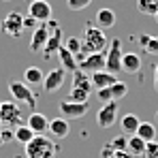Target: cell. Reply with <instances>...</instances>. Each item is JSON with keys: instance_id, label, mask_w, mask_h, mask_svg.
<instances>
[{"instance_id": "1", "label": "cell", "mask_w": 158, "mask_h": 158, "mask_svg": "<svg viewBox=\"0 0 158 158\" xmlns=\"http://www.w3.org/2000/svg\"><path fill=\"white\" fill-rule=\"evenodd\" d=\"M109 47V41H107L105 32L98 26H88L83 32V39H81V53H98L105 52Z\"/></svg>"}, {"instance_id": "2", "label": "cell", "mask_w": 158, "mask_h": 158, "mask_svg": "<svg viewBox=\"0 0 158 158\" xmlns=\"http://www.w3.org/2000/svg\"><path fill=\"white\" fill-rule=\"evenodd\" d=\"M28 158H53L56 156V143L45 135H34V139L26 143Z\"/></svg>"}, {"instance_id": "3", "label": "cell", "mask_w": 158, "mask_h": 158, "mask_svg": "<svg viewBox=\"0 0 158 158\" xmlns=\"http://www.w3.org/2000/svg\"><path fill=\"white\" fill-rule=\"evenodd\" d=\"M122 56H124V52H122L120 39H113L109 43V49H105V71L118 75L122 71Z\"/></svg>"}, {"instance_id": "4", "label": "cell", "mask_w": 158, "mask_h": 158, "mask_svg": "<svg viewBox=\"0 0 158 158\" xmlns=\"http://www.w3.org/2000/svg\"><path fill=\"white\" fill-rule=\"evenodd\" d=\"M77 58V69L83 73H96V71H105V52L98 53H79Z\"/></svg>"}, {"instance_id": "5", "label": "cell", "mask_w": 158, "mask_h": 158, "mask_svg": "<svg viewBox=\"0 0 158 158\" xmlns=\"http://www.w3.org/2000/svg\"><path fill=\"white\" fill-rule=\"evenodd\" d=\"M9 90H11V94H13V98L17 103H24L30 109L36 107V96H34V92L30 90L28 83H24V81H11L9 83Z\"/></svg>"}, {"instance_id": "6", "label": "cell", "mask_w": 158, "mask_h": 158, "mask_svg": "<svg viewBox=\"0 0 158 158\" xmlns=\"http://www.w3.org/2000/svg\"><path fill=\"white\" fill-rule=\"evenodd\" d=\"M0 124L2 126H22V109L17 103H0Z\"/></svg>"}, {"instance_id": "7", "label": "cell", "mask_w": 158, "mask_h": 158, "mask_svg": "<svg viewBox=\"0 0 158 158\" xmlns=\"http://www.w3.org/2000/svg\"><path fill=\"white\" fill-rule=\"evenodd\" d=\"M53 26H56V22H41L39 26L34 28L32 39H30V52H41L45 47V43H47V39L52 34Z\"/></svg>"}, {"instance_id": "8", "label": "cell", "mask_w": 158, "mask_h": 158, "mask_svg": "<svg viewBox=\"0 0 158 158\" xmlns=\"http://www.w3.org/2000/svg\"><path fill=\"white\" fill-rule=\"evenodd\" d=\"M0 32L2 34H9V36H19L24 32V15L17 13V11L6 13V17L0 24Z\"/></svg>"}, {"instance_id": "9", "label": "cell", "mask_w": 158, "mask_h": 158, "mask_svg": "<svg viewBox=\"0 0 158 158\" xmlns=\"http://www.w3.org/2000/svg\"><path fill=\"white\" fill-rule=\"evenodd\" d=\"M118 101H109L105 105L98 109V113H96V122H98V126L101 128H111L113 124H115V120H118Z\"/></svg>"}, {"instance_id": "10", "label": "cell", "mask_w": 158, "mask_h": 158, "mask_svg": "<svg viewBox=\"0 0 158 158\" xmlns=\"http://www.w3.org/2000/svg\"><path fill=\"white\" fill-rule=\"evenodd\" d=\"M28 15L32 19H36L39 24L41 22H49L52 19V4L47 0H32L30 6H28Z\"/></svg>"}, {"instance_id": "11", "label": "cell", "mask_w": 158, "mask_h": 158, "mask_svg": "<svg viewBox=\"0 0 158 158\" xmlns=\"http://www.w3.org/2000/svg\"><path fill=\"white\" fill-rule=\"evenodd\" d=\"M60 113L66 120H79L88 113V103H75V101H62L60 103Z\"/></svg>"}, {"instance_id": "12", "label": "cell", "mask_w": 158, "mask_h": 158, "mask_svg": "<svg viewBox=\"0 0 158 158\" xmlns=\"http://www.w3.org/2000/svg\"><path fill=\"white\" fill-rule=\"evenodd\" d=\"M64 77H66V71H64L62 66H60V69H52V71L45 73V77H43V90H45V92H56L58 88H62Z\"/></svg>"}, {"instance_id": "13", "label": "cell", "mask_w": 158, "mask_h": 158, "mask_svg": "<svg viewBox=\"0 0 158 158\" xmlns=\"http://www.w3.org/2000/svg\"><path fill=\"white\" fill-rule=\"evenodd\" d=\"M26 124L32 128V132H34V135H45V132L49 131V120H47V115L36 113V111H32V113L28 115Z\"/></svg>"}, {"instance_id": "14", "label": "cell", "mask_w": 158, "mask_h": 158, "mask_svg": "<svg viewBox=\"0 0 158 158\" xmlns=\"http://www.w3.org/2000/svg\"><path fill=\"white\" fill-rule=\"evenodd\" d=\"M60 45H62V30L56 24L53 30H52V34H49V39H47V43H45V47H43V56H45V58H52L53 53L60 49Z\"/></svg>"}, {"instance_id": "15", "label": "cell", "mask_w": 158, "mask_h": 158, "mask_svg": "<svg viewBox=\"0 0 158 158\" xmlns=\"http://www.w3.org/2000/svg\"><path fill=\"white\" fill-rule=\"evenodd\" d=\"M49 132H52V137H56V139L69 137V132H71L69 120L66 118H53V120H49Z\"/></svg>"}, {"instance_id": "16", "label": "cell", "mask_w": 158, "mask_h": 158, "mask_svg": "<svg viewBox=\"0 0 158 158\" xmlns=\"http://www.w3.org/2000/svg\"><path fill=\"white\" fill-rule=\"evenodd\" d=\"M92 85L96 88V90H103V88H109V85H113L118 77L113 75V73H109V71H96V73H92Z\"/></svg>"}, {"instance_id": "17", "label": "cell", "mask_w": 158, "mask_h": 158, "mask_svg": "<svg viewBox=\"0 0 158 158\" xmlns=\"http://www.w3.org/2000/svg\"><path fill=\"white\" fill-rule=\"evenodd\" d=\"M58 58H60L62 69H64L66 73H75V71H77V58L69 52L64 45H60V49H58Z\"/></svg>"}, {"instance_id": "18", "label": "cell", "mask_w": 158, "mask_h": 158, "mask_svg": "<svg viewBox=\"0 0 158 158\" xmlns=\"http://www.w3.org/2000/svg\"><path fill=\"white\" fill-rule=\"evenodd\" d=\"M141 69V56L135 52H126L122 56V71L126 73H137Z\"/></svg>"}, {"instance_id": "19", "label": "cell", "mask_w": 158, "mask_h": 158, "mask_svg": "<svg viewBox=\"0 0 158 158\" xmlns=\"http://www.w3.org/2000/svg\"><path fill=\"white\" fill-rule=\"evenodd\" d=\"M94 22H96V26L101 28V30H105V28H113V26H115V13H113L111 9H98Z\"/></svg>"}, {"instance_id": "20", "label": "cell", "mask_w": 158, "mask_h": 158, "mask_svg": "<svg viewBox=\"0 0 158 158\" xmlns=\"http://www.w3.org/2000/svg\"><path fill=\"white\" fill-rule=\"evenodd\" d=\"M71 88H79V90H85V92H88V94H92V88H94V85H92V79L88 77V73H83V71H75V73H73V85H71Z\"/></svg>"}, {"instance_id": "21", "label": "cell", "mask_w": 158, "mask_h": 158, "mask_svg": "<svg viewBox=\"0 0 158 158\" xmlns=\"http://www.w3.org/2000/svg\"><path fill=\"white\" fill-rule=\"evenodd\" d=\"M139 124H141V120H139L137 115H132V113L122 115V120H120V126H122L124 135H135L137 128H139Z\"/></svg>"}, {"instance_id": "22", "label": "cell", "mask_w": 158, "mask_h": 158, "mask_svg": "<svg viewBox=\"0 0 158 158\" xmlns=\"http://www.w3.org/2000/svg\"><path fill=\"white\" fill-rule=\"evenodd\" d=\"M126 152H128L131 156H143V152H145V141H143L141 137H137V135H131V137H128Z\"/></svg>"}, {"instance_id": "23", "label": "cell", "mask_w": 158, "mask_h": 158, "mask_svg": "<svg viewBox=\"0 0 158 158\" xmlns=\"http://www.w3.org/2000/svg\"><path fill=\"white\" fill-rule=\"evenodd\" d=\"M135 135H137V137H141L145 143H148V141H154V139H156V126H154L152 122H141Z\"/></svg>"}, {"instance_id": "24", "label": "cell", "mask_w": 158, "mask_h": 158, "mask_svg": "<svg viewBox=\"0 0 158 158\" xmlns=\"http://www.w3.org/2000/svg\"><path fill=\"white\" fill-rule=\"evenodd\" d=\"M13 139H15L17 143L26 145V143H30V141L34 139V132H32V128H30L28 124H22V126H17V128H15V132H13Z\"/></svg>"}, {"instance_id": "25", "label": "cell", "mask_w": 158, "mask_h": 158, "mask_svg": "<svg viewBox=\"0 0 158 158\" xmlns=\"http://www.w3.org/2000/svg\"><path fill=\"white\" fill-rule=\"evenodd\" d=\"M137 11H139L141 15L154 17L158 13V0H137Z\"/></svg>"}, {"instance_id": "26", "label": "cell", "mask_w": 158, "mask_h": 158, "mask_svg": "<svg viewBox=\"0 0 158 158\" xmlns=\"http://www.w3.org/2000/svg\"><path fill=\"white\" fill-rule=\"evenodd\" d=\"M43 71L39 69V66H28L26 73H24V79H26L28 85H39V83H43Z\"/></svg>"}, {"instance_id": "27", "label": "cell", "mask_w": 158, "mask_h": 158, "mask_svg": "<svg viewBox=\"0 0 158 158\" xmlns=\"http://www.w3.org/2000/svg\"><path fill=\"white\" fill-rule=\"evenodd\" d=\"M139 45L143 47V52L148 53H158V36H150V34H141L139 36Z\"/></svg>"}, {"instance_id": "28", "label": "cell", "mask_w": 158, "mask_h": 158, "mask_svg": "<svg viewBox=\"0 0 158 158\" xmlns=\"http://www.w3.org/2000/svg\"><path fill=\"white\" fill-rule=\"evenodd\" d=\"M109 90H111L113 101H120V98H124V96L128 94V85H126L124 81H115L113 85H109Z\"/></svg>"}, {"instance_id": "29", "label": "cell", "mask_w": 158, "mask_h": 158, "mask_svg": "<svg viewBox=\"0 0 158 158\" xmlns=\"http://www.w3.org/2000/svg\"><path fill=\"white\" fill-rule=\"evenodd\" d=\"M88 98H90V94H88L85 90L71 88V92H69V101H75V103H88Z\"/></svg>"}, {"instance_id": "30", "label": "cell", "mask_w": 158, "mask_h": 158, "mask_svg": "<svg viewBox=\"0 0 158 158\" xmlns=\"http://www.w3.org/2000/svg\"><path fill=\"white\" fill-rule=\"evenodd\" d=\"M64 47L73 53V56H79V53H81V39H77V36H69L66 43H64Z\"/></svg>"}, {"instance_id": "31", "label": "cell", "mask_w": 158, "mask_h": 158, "mask_svg": "<svg viewBox=\"0 0 158 158\" xmlns=\"http://www.w3.org/2000/svg\"><path fill=\"white\" fill-rule=\"evenodd\" d=\"M92 4V0H66V6L71 11H83Z\"/></svg>"}, {"instance_id": "32", "label": "cell", "mask_w": 158, "mask_h": 158, "mask_svg": "<svg viewBox=\"0 0 158 158\" xmlns=\"http://www.w3.org/2000/svg\"><path fill=\"white\" fill-rule=\"evenodd\" d=\"M143 156L145 158H158V141H148V143H145Z\"/></svg>"}, {"instance_id": "33", "label": "cell", "mask_w": 158, "mask_h": 158, "mask_svg": "<svg viewBox=\"0 0 158 158\" xmlns=\"http://www.w3.org/2000/svg\"><path fill=\"white\" fill-rule=\"evenodd\" d=\"M96 98L105 105V103H109V101H113V96H111V90L109 88H103V90H96Z\"/></svg>"}, {"instance_id": "34", "label": "cell", "mask_w": 158, "mask_h": 158, "mask_svg": "<svg viewBox=\"0 0 158 158\" xmlns=\"http://www.w3.org/2000/svg\"><path fill=\"white\" fill-rule=\"evenodd\" d=\"M36 26H39V22H36V19H32L30 15L24 17V28H36Z\"/></svg>"}, {"instance_id": "35", "label": "cell", "mask_w": 158, "mask_h": 158, "mask_svg": "<svg viewBox=\"0 0 158 158\" xmlns=\"http://www.w3.org/2000/svg\"><path fill=\"white\" fill-rule=\"evenodd\" d=\"M107 158H135V156H131L128 152H113L111 156H107Z\"/></svg>"}, {"instance_id": "36", "label": "cell", "mask_w": 158, "mask_h": 158, "mask_svg": "<svg viewBox=\"0 0 158 158\" xmlns=\"http://www.w3.org/2000/svg\"><path fill=\"white\" fill-rule=\"evenodd\" d=\"M154 88L158 92V64H154Z\"/></svg>"}, {"instance_id": "37", "label": "cell", "mask_w": 158, "mask_h": 158, "mask_svg": "<svg viewBox=\"0 0 158 158\" xmlns=\"http://www.w3.org/2000/svg\"><path fill=\"white\" fill-rule=\"evenodd\" d=\"M154 19H156V24H158V13H156V15H154Z\"/></svg>"}, {"instance_id": "38", "label": "cell", "mask_w": 158, "mask_h": 158, "mask_svg": "<svg viewBox=\"0 0 158 158\" xmlns=\"http://www.w3.org/2000/svg\"><path fill=\"white\" fill-rule=\"evenodd\" d=\"M156 120H158V111H156Z\"/></svg>"}]
</instances>
